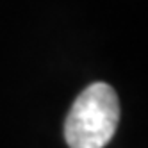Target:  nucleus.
Listing matches in <instances>:
<instances>
[{
    "label": "nucleus",
    "instance_id": "f257e3e1",
    "mask_svg": "<svg viewBox=\"0 0 148 148\" xmlns=\"http://www.w3.org/2000/svg\"><path fill=\"white\" fill-rule=\"evenodd\" d=\"M120 121V102L116 91L105 82L86 88L71 105L64 125L70 148H103Z\"/></svg>",
    "mask_w": 148,
    "mask_h": 148
}]
</instances>
